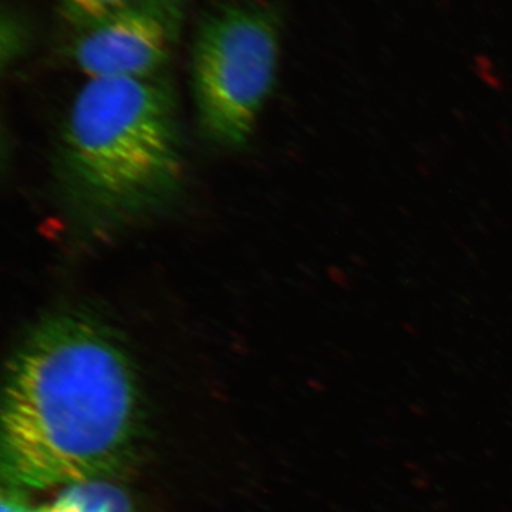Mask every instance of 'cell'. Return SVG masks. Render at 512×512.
Returning <instances> with one entry per match:
<instances>
[{"instance_id":"obj_1","label":"cell","mask_w":512,"mask_h":512,"mask_svg":"<svg viewBox=\"0 0 512 512\" xmlns=\"http://www.w3.org/2000/svg\"><path fill=\"white\" fill-rule=\"evenodd\" d=\"M140 384L123 340L90 313L35 323L5 370L3 481L50 490L109 478L136 447Z\"/></svg>"},{"instance_id":"obj_4","label":"cell","mask_w":512,"mask_h":512,"mask_svg":"<svg viewBox=\"0 0 512 512\" xmlns=\"http://www.w3.org/2000/svg\"><path fill=\"white\" fill-rule=\"evenodd\" d=\"M188 0H131L74 29L69 57L89 79L163 74L183 32Z\"/></svg>"},{"instance_id":"obj_5","label":"cell","mask_w":512,"mask_h":512,"mask_svg":"<svg viewBox=\"0 0 512 512\" xmlns=\"http://www.w3.org/2000/svg\"><path fill=\"white\" fill-rule=\"evenodd\" d=\"M39 512H136L130 495L110 478H94L60 488Z\"/></svg>"},{"instance_id":"obj_6","label":"cell","mask_w":512,"mask_h":512,"mask_svg":"<svg viewBox=\"0 0 512 512\" xmlns=\"http://www.w3.org/2000/svg\"><path fill=\"white\" fill-rule=\"evenodd\" d=\"M131 0H59L62 18L74 29L89 25Z\"/></svg>"},{"instance_id":"obj_7","label":"cell","mask_w":512,"mask_h":512,"mask_svg":"<svg viewBox=\"0 0 512 512\" xmlns=\"http://www.w3.org/2000/svg\"><path fill=\"white\" fill-rule=\"evenodd\" d=\"M2 64L3 69L13 64L29 45L28 22L16 10L3 9L2 12Z\"/></svg>"},{"instance_id":"obj_8","label":"cell","mask_w":512,"mask_h":512,"mask_svg":"<svg viewBox=\"0 0 512 512\" xmlns=\"http://www.w3.org/2000/svg\"><path fill=\"white\" fill-rule=\"evenodd\" d=\"M0 512H39L23 497L22 488L3 481Z\"/></svg>"},{"instance_id":"obj_2","label":"cell","mask_w":512,"mask_h":512,"mask_svg":"<svg viewBox=\"0 0 512 512\" xmlns=\"http://www.w3.org/2000/svg\"><path fill=\"white\" fill-rule=\"evenodd\" d=\"M53 174L67 218L87 237H111L173 204L184 150L168 77L87 80L64 119Z\"/></svg>"},{"instance_id":"obj_3","label":"cell","mask_w":512,"mask_h":512,"mask_svg":"<svg viewBox=\"0 0 512 512\" xmlns=\"http://www.w3.org/2000/svg\"><path fill=\"white\" fill-rule=\"evenodd\" d=\"M281 35V13L259 0L222 5L198 26L192 94L198 127L215 146L239 148L254 134L278 82Z\"/></svg>"}]
</instances>
